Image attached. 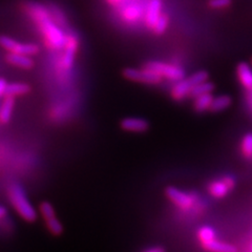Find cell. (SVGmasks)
Listing matches in <instances>:
<instances>
[{
  "instance_id": "cell-25",
  "label": "cell",
  "mask_w": 252,
  "mask_h": 252,
  "mask_svg": "<svg viewBox=\"0 0 252 252\" xmlns=\"http://www.w3.org/2000/svg\"><path fill=\"white\" fill-rule=\"evenodd\" d=\"M208 78H209V75L206 70H199V72H195L194 74H192L190 77H189L188 80L190 81L192 86H194L196 84L208 81Z\"/></svg>"
},
{
  "instance_id": "cell-6",
  "label": "cell",
  "mask_w": 252,
  "mask_h": 252,
  "mask_svg": "<svg viewBox=\"0 0 252 252\" xmlns=\"http://www.w3.org/2000/svg\"><path fill=\"white\" fill-rule=\"evenodd\" d=\"M0 43H1V46L3 49L6 50L9 53L27 55V56H33V55L38 54L39 51H40L39 46L36 44H32V43L22 44L6 36L1 37V39H0Z\"/></svg>"
},
{
  "instance_id": "cell-18",
  "label": "cell",
  "mask_w": 252,
  "mask_h": 252,
  "mask_svg": "<svg viewBox=\"0 0 252 252\" xmlns=\"http://www.w3.org/2000/svg\"><path fill=\"white\" fill-rule=\"evenodd\" d=\"M232 103V99L228 94H220L219 97H216L212 101L210 107V112L212 113H220L227 109Z\"/></svg>"
},
{
  "instance_id": "cell-26",
  "label": "cell",
  "mask_w": 252,
  "mask_h": 252,
  "mask_svg": "<svg viewBox=\"0 0 252 252\" xmlns=\"http://www.w3.org/2000/svg\"><path fill=\"white\" fill-rule=\"evenodd\" d=\"M231 2L232 0H209L208 4L211 9L219 10V9H224V7L230 6Z\"/></svg>"
},
{
  "instance_id": "cell-8",
  "label": "cell",
  "mask_w": 252,
  "mask_h": 252,
  "mask_svg": "<svg viewBox=\"0 0 252 252\" xmlns=\"http://www.w3.org/2000/svg\"><path fill=\"white\" fill-rule=\"evenodd\" d=\"M121 128L131 132H144L149 128V123L141 118H124L120 123Z\"/></svg>"
},
{
  "instance_id": "cell-7",
  "label": "cell",
  "mask_w": 252,
  "mask_h": 252,
  "mask_svg": "<svg viewBox=\"0 0 252 252\" xmlns=\"http://www.w3.org/2000/svg\"><path fill=\"white\" fill-rule=\"evenodd\" d=\"M236 76H238L241 85L247 92H252V67L248 63L241 62L236 66Z\"/></svg>"
},
{
  "instance_id": "cell-5",
  "label": "cell",
  "mask_w": 252,
  "mask_h": 252,
  "mask_svg": "<svg viewBox=\"0 0 252 252\" xmlns=\"http://www.w3.org/2000/svg\"><path fill=\"white\" fill-rule=\"evenodd\" d=\"M122 74H123V77L125 79H127V80L141 82V83L158 84L162 81V76L145 67L143 69L126 67L123 69Z\"/></svg>"
},
{
  "instance_id": "cell-22",
  "label": "cell",
  "mask_w": 252,
  "mask_h": 252,
  "mask_svg": "<svg viewBox=\"0 0 252 252\" xmlns=\"http://www.w3.org/2000/svg\"><path fill=\"white\" fill-rule=\"evenodd\" d=\"M168 23H169V18L166 14H162L160 16V18L158 19L156 22V25L154 27V32L157 35H162L165 31L168 28Z\"/></svg>"
},
{
  "instance_id": "cell-4",
  "label": "cell",
  "mask_w": 252,
  "mask_h": 252,
  "mask_svg": "<svg viewBox=\"0 0 252 252\" xmlns=\"http://www.w3.org/2000/svg\"><path fill=\"white\" fill-rule=\"evenodd\" d=\"M145 68L151 69L153 72L159 74L160 76L170 79V80L180 81L185 78L184 70L176 65L167 64V63L159 61H149L144 65Z\"/></svg>"
},
{
  "instance_id": "cell-9",
  "label": "cell",
  "mask_w": 252,
  "mask_h": 252,
  "mask_svg": "<svg viewBox=\"0 0 252 252\" xmlns=\"http://www.w3.org/2000/svg\"><path fill=\"white\" fill-rule=\"evenodd\" d=\"M78 41L73 35L66 36V43H65V52L63 55V67L65 69H69L74 64V58L75 54L77 52Z\"/></svg>"
},
{
  "instance_id": "cell-15",
  "label": "cell",
  "mask_w": 252,
  "mask_h": 252,
  "mask_svg": "<svg viewBox=\"0 0 252 252\" xmlns=\"http://www.w3.org/2000/svg\"><path fill=\"white\" fill-rule=\"evenodd\" d=\"M205 250H207L209 252H236V248L231 245L229 243H226L220 240H214L209 242L206 245L202 246Z\"/></svg>"
},
{
  "instance_id": "cell-17",
  "label": "cell",
  "mask_w": 252,
  "mask_h": 252,
  "mask_svg": "<svg viewBox=\"0 0 252 252\" xmlns=\"http://www.w3.org/2000/svg\"><path fill=\"white\" fill-rule=\"evenodd\" d=\"M214 97H212L211 93L210 94H201V96L196 97L195 101H194V110L198 113H204L206 110H210L212 101H214Z\"/></svg>"
},
{
  "instance_id": "cell-1",
  "label": "cell",
  "mask_w": 252,
  "mask_h": 252,
  "mask_svg": "<svg viewBox=\"0 0 252 252\" xmlns=\"http://www.w3.org/2000/svg\"><path fill=\"white\" fill-rule=\"evenodd\" d=\"M28 12L44 35L47 43L52 49L60 50L65 46L66 36L63 34L60 28L55 25L50 17V13L45 7L37 3H31L28 6Z\"/></svg>"
},
{
  "instance_id": "cell-23",
  "label": "cell",
  "mask_w": 252,
  "mask_h": 252,
  "mask_svg": "<svg viewBox=\"0 0 252 252\" xmlns=\"http://www.w3.org/2000/svg\"><path fill=\"white\" fill-rule=\"evenodd\" d=\"M45 223H46L47 229H49L50 232H52L53 234L59 235V234L62 233L63 226L60 223V220L56 217L53 218V219H50V220H46Z\"/></svg>"
},
{
  "instance_id": "cell-2",
  "label": "cell",
  "mask_w": 252,
  "mask_h": 252,
  "mask_svg": "<svg viewBox=\"0 0 252 252\" xmlns=\"http://www.w3.org/2000/svg\"><path fill=\"white\" fill-rule=\"evenodd\" d=\"M7 198L13 208L18 212V215L26 220L27 222H34L37 219V212L32 206L30 200L28 199L26 191L23 188L17 184L13 183L7 188Z\"/></svg>"
},
{
  "instance_id": "cell-3",
  "label": "cell",
  "mask_w": 252,
  "mask_h": 252,
  "mask_svg": "<svg viewBox=\"0 0 252 252\" xmlns=\"http://www.w3.org/2000/svg\"><path fill=\"white\" fill-rule=\"evenodd\" d=\"M165 193L168 200L181 211L189 212L194 211V209H202L199 195L194 193L186 192L176 187L166 188Z\"/></svg>"
},
{
  "instance_id": "cell-20",
  "label": "cell",
  "mask_w": 252,
  "mask_h": 252,
  "mask_svg": "<svg viewBox=\"0 0 252 252\" xmlns=\"http://www.w3.org/2000/svg\"><path fill=\"white\" fill-rule=\"evenodd\" d=\"M215 91V84L212 82L209 81H205L203 83L200 84H196L194 86H192V89L190 91V94H189V96L192 97V98H196L201 96V94H210Z\"/></svg>"
},
{
  "instance_id": "cell-24",
  "label": "cell",
  "mask_w": 252,
  "mask_h": 252,
  "mask_svg": "<svg viewBox=\"0 0 252 252\" xmlns=\"http://www.w3.org/2000/svg\"><path fill=\"white\" fill-rule=\"evenodd\" d=\"M39 210H40V214L44 218V220H50L56 217V214H55V210L53 205L49 202H42L39 206Z\"/></svg>"
},
{
  "instance_id": "cell-31",
  "label": "cell",
  "mask_w": 252,
  "mask_h": 252,
  "mask_svg": "<svg viewBox=\"0 0 252 252\" xmlns=\"http://www.w3.org/2000/svg\"><path fill=\"white\" fill-rule=\"evenodd\" d=\"M108 1H109L110 3H117V2L121 1V0H108Z\"/></svg>"
},
{
  "instance_id": "cell-19",
  "label": "cell",
  "mask_w": 252,
  "mask_h": 252,
  "mask_svg": "<svg viewBox=\"0 0 252 252\" xmlns=\"http://www.w3.org/2000/svg\"><path fill=\"white\" fill-rule=\"evenodd\" d=\"M196 238H198L199 242L201 243V245L204 246V245H206V244H208L209 242L216 240L217 234L212 227L203 226V227H200L198 231H196Z\"/></svg>"
},
{
  "instance_id": "cell-12",
  "label": "cell",
  "mask_w": 252,
  "mask_h": 252,
  "mask_svg": "<svg viewBox=\"0 0 252 252\" xmlns=\"http://www.w3.org/2000/svg\"><path fill=\"white\" fill-rule=\"evenodd\" d=\"M6 61L11 63L12 65L18 66L21 68L31 69L34 66V61L30 56L27 55H21V54H16V53H9L5 56Z\"/></svg>"
},
{
  "instance_id": "cell-28",
  "label": "cell",
  "mask_w": 252,
  "mask_h": 252,
  "mask_svg": "<svg viewBox=\"0 0 252 252\" xmlns=\"http://www.w3.org/2000/svg\"><path fill=\"white\" fill-rule=\"evenodd\" d=\"M246 100H247V104L252 112V92H247Z\"/></svg>"
},
{
  "instance_id": "cell-10",
  "label": "cell",
  "mask_w": 252,
  "mask_h": 252,
  "mask_svg": "<svg viewBox=\"0 0 252 252\" xmlns=\"http://www.w3.org/2000/svg\"><path fill=\"white\" fill-rule=\"evenodd\" d=\"M207 190H208V193L211 196H214V198L222 199L231 190V188L226 183V181L223 178L220 180H215L212 181V182H210L207 186Z\"/></svg>"
},
{
  "instance_id": "cell-14",
  "label": "cell",
  "mask_w": 252,
  "mask_h": 252,
  "mask_svg": "<svg viewBox=\"0 0 252 252\" xmlns=\"http://www.w3.org/2000/svg\"><path fill=\"white\" fill-rule=\"evenodd\" d=\"M15 99L12 96H5L0 108V122L1 124H7L11 120Z\"/></svg>"
},
{
  "instance_id": "cell-32",
  "label": "cell",
  "mask_w": 252,
  "mask_h": 252,
  "mask_svg": "<svg viewBox=\"0 0 252 252\" xmlns=\"http://www.w3.org/2000/svg\"><path fill=\"white\" fill-rule=\"evenodd\" d=\"M250 65H251V67H252V59H251V61H250Z\"/></svg>"
},
{
  "instance_id": "cell-30",
  "label": "cell",
  "mask_w": 252,
  "mask_h": 252,
  "mask_svg": "<svg viewBox=\"0 0 252 252\" xmlns=\"http://www.w3.org/2000/svg\"><path fill=\"white\" fill-rule=\"evenodd\" d=\"M5 216H6V208L4 206H1V208H0V218L4 219Z\"/></svg>"
},
{
  "instance_id": "cell-29",
  "label": "cell",
  "mask_w": 252,
  "mask_h": 252,
  "mask_svg": "<svg viewBox=\"0 0 252 252\" xmlns=\"http://www.w3.org/2000/svg\"><path fill=\"white\" fill-rule=\"evenodd\" d=\"M145 252H164V250L161 247H155V248H151L146 250Z\"/></svg>"
},
{
  "instance_id": "cell-16",
  "label": "cell",
  "mask_w": 252,
  "mask_h": 252,
  "mask_svg": "<svg viewBox=\"0 0 252 252\" xmlns=\"http://www.w3.org/2000/svg\"><path fill=\"white\" fill-rule=\"evenodd\" d=\"M31 92V86L27 83H7L6 90H5V96H22V94H27Z\"/></svg>"
},
{
  "instance_id": "cell-21",
  "label": "cell",
  "mask_w": 252,
  "mask_h": 252,
  "mask_svg": "<svg viewBox=\"0 0 252 252\" xmlns=\"http://www.w3.org/2000/svg\"><path fill=\"white\" fill-rule=\"evenodd\" d=\"M241 152L246 159H252V133H247L241 141Z\"/></svg>"
},
{
  "instance_id": "cell-27",
  "label": "cell",
  "mask_w": 252,
  "mask_h": 252,
  "mask_svg": "<svg viewBox=\"0 0 252 252\" xmlns=\"http://www.w3.org/2000/svg\"><path fill=\"white\" fill-rule=\"evenodd\" d=\"M6 86H7V83H6V81L4 80V79L2 78L1 80H0V96H1V97H4Z\"/></svg>"
},
{
  "instance_id": "cell-33",
  "label": "cell",
  "mask_w": 252,
  "mask_h": 252,
  "mask_svg": "<svg viewBox=\"0 0 252 252\" xmlns=\"http://www.w3.org/2000/svg\"><path fill=\"white\" fill-rule=\"evenodd\" d=\"M251 252H252V247H251Z\"/></svg>"
},
{
  "instance_id": "cell-13",
  "label": "cell",
  "mask_w": 252,
  "mask_h": 252,
  "mask_svg": "<svg viewBox=\"0 0 252 252\" xmlns=\"http://www.w3.org/2000/svg\"><path fill=\"white\" fill-rule=\"evenodd\" d=\"M192 89V84L188 79H182L178 81V83L173 86L171 90V97L176 101L183 100L186 96H189Z\"/></svg>"
},
{
  "instance_id": "cell-11",
  "label": "cell",
  "mask_w": 252,
  "mask_h": 252,
  "mask_svg": "<svg viewBox=\"0 0 252 252\" xmlns=\"http://www.w3.org/2000/svg\"><path fill=\"white\" fill-rule=\"evenodd\" d=\"M161 7H162L161 0H152V1L149 2L148 7H147V12H146V17H145L147 28L154 29L156 22L162 15Z\"/></svg>"
}]
</instances>
